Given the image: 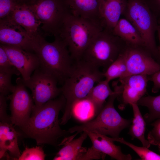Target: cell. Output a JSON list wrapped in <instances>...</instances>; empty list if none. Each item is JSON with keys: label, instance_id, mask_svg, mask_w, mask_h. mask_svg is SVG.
<instances>
[{"label": "cell", "instance_id": "obj_1", "mask_svg": "<svg viewBox=\"0 0 160 160\" xmlns=\"http://www.w3.org/2000/svg\"><path fill=\"white\" fill-rule=\"evenodd\" d=\"M66 100L62 94L37 108H33L32 115L20 127L27 137L34 139L38 145H57V139L69 133L61 129L58 116L65 106Z\"/></svg>", "mask_w": 160, "mask_h": 160}, {"label": "cell", "instance_id": "obj_2", "mask_svg": "<svg viewBox=\"0 0 160 160\" xmlns=\"http://www.w3.org/2000/svg\"><path fill=\"white\" fill-rule=\"evenodd\" d=\"M32 51L39 59V68L62 85L71 74L74 62L64 43L56 37L48 42L39 34L33 38Z\"/></svg>", "mask_w": 160, "mask_h": 160}, {"label": "cell", "instance_id": "obj_3", "mask_svg": "<svg viewBox=\"0 0 160 160\" xmlns=\"http://www.w3.org/2000/svg\"><path fill=\"white\" fill-rule=\"evenodd\" d=\"M103 78V72L99 68L82 60L74 61L71 74L61 87L66 100L63 121H68L71 119L73 103L86 97L95 84Z\"/></svg>", "mask_w": 160, "mask_h": 160}, {"label": "cell", "instance_id": "obj_4", "mask_svg": "<svg viewBox=\"0 0 160 160\" xmlns=\"http://www.w3.org/2000/svg\"><path fill=\"white\" fill-rule=\"evenodd\" d=\"M100 24L70 14L65 19L55 37L67 47L74 61L80 60L89 45L104 29Z\"/></svg>", "mask_w": 160, "mask_h": 160}, {"label": "cell", "instance_id": "obj_5", "mask_svg": "<svg viewBox=\"0 0 160 160\" xmlns=\"http://www.w3.org/2000/svg\"><path fill=\"white\" fill-rule=\"evenodd\" d=\"M122 15L138 31L143 39L145 47L160 64V54L155 38L158 25L157 18L145 0H127L126 7Z\"/></svg>", "mask_w": 160, "mask_h": 160}, {"label": "cell", "instance_id": "obj_6", "mask_svg": "<svg viewBox=\"0 0 160 160\" xmlns=\"http://www.w3.org/2000/svg\"><path fill=\"white\" fill-rule=\"evenodd\" d=\"M127 45L112 31L104 28L92 41L81 59L98 68L102 67L104 72L124 52Z\"/></svg>", "mask_w": 160, "mask_h": 160}, {"label": "cell", "instance_id": "obj_7", "mask_svg": "<svg viewBox=\"0 0 160 160\" xmlns=\"http://www.w3.org/2000/svg\"><path fill=\"white\" fill-rule=\"evenodd\" d=\"M114 92L109 97L108 101L95 119L70 128L68 131L69 133L76 132L79 134L87 131L109 135L114 138L119 137L121 132L129 127L132 121L122 118L115 108L114 102L117 95Z\"/></svg>", "mask_w": 160, "mask_h": 160}, {"label": "cell", "instance_id": "obj_8", "mask_svg": "<svg viewBox=\"0 0 160 160\" xmlns=\"http://www.w3.org/2000/svg\"><path fill=\"white\" fill-rule=\"evenodd\" d=\"M27 5L40 22L44 32L55 37L65 18L71 14L65 0H34Z\"/></svg>", "mask_w": 160, "mask_h": 160}, {"label": "cell", "instance_id": "obj_9", "mask_svg": "<svg viewBox=\"0 0 160 160\" xmlns=\"http://www.w3.org/2000/svg\"><path fill=\"white\" fill-rule=\"evenodd\" d=\"M20 79L25 86L31 91L34 103L33 108L40 107L62 93L61 88L57 86V80L39 68L33 72L28 79L25 80L22 78Z\"/></svg>", "mask_w": 160, "mask_h": 160}, {"label": "cell", "instance_id": "obj_10", "mask_svg": "<svg viewBox=\"0 0 160 160\" xmlns=\"http://www.w3.org/2000/svg\"><path fill=\"white\" fill-rule=\"evenodd\" d=\"M149 77L145 74L128 76L119 78L113 82L114 91L117 95V98L121 101L119 106L124 108L128 104L137 103L145 94Z\"/></svg>", "mask_w": 160, "mask_h": 160}, {"label": "cell", "instance_id": "obj_11", "mask_svg": "<svg viewBox=\"0 0 160 160\" xmlns=\"http://www.w3.org/2000/svg\"><path fill=\"white\" fill-rule=\"evenodd\" d=\"M123 54L127 69L125 77L136 74L151 76L160 71V64L144 47L127 44Z\"/></svg>", "mask_w": 160, "mask_h": 160}, {"label": "cell", "instance_id": "obj_12", "mask_svg": "<svg viewBox=\"0 0 160 160\" xmlns=\"http://www.w3.org/2000/svg\"><path fill=\"white\" fill-rule=\"evenodd\" d=\"M16 83L9 97L11 113L10 119L13 124L20 127L30 117L34 104L33 98L20 78L16 79Z\"/></svg>", "mask_w": 160, "mask_h": 160}, {"label": "cell", "instance_id": "obj_13", "mask_svg": "<svg viewBox=\"0 0 160 160\" xmlns=\"http://www.w3.org/2000/svg\"><path fill=\"white\" fill-rule=\"evenodd\" d=\"M0 42L32 52L33 39L21 26L8 17L0 19Z\"/></svg>", "mask_w": 160, "mask_h": 160}, {"label": "cell", "instance_id": "obj_14", "mask_svg": "<svg viewBox=\"0 0 160 160\" xmlns=\"http://www.w3.org/2000/svg\"><path fill=\"white\" fill-rule=\"evenodd\" d=\"M0 44L12 63L20 73L23 79L26 80L29 79L32 73L39 68V59L34 52L17 47Z\"/></svg>", "mask_w": 160, "mask_h": 160}, {"label": "cell", "instance_id": "obj_15", "mask_svg": "<svg viewBox=\"0 0 160 160\" xmlns=\"http://www.w3.org/2000/svg\"><path fill=\"white\" fill-rule=\"evenodd\" d=\"M7 17L23 27L32 38L40 34L41 23L28 5L17 4Z\"/></svg>", "mask_w": 160, "mask_h": 160}, {"label": "cell", "instance_id": "obj_16", "mask_svg": "<svg viewBox=\"0 0 160 160\" xmlns=\"http://www.w3.org/2000/svg\"><path fill=\"white\" fill-rule=\"evenodd\" d=\"M65 137L58 145H63L53 158L54 160H81V158L86 151V148L82 146L84 140L88 136L87 133L82 132L78 138L74 139L78 134Z\"/></svg>", "mask_w": 160, "mask_h": 160}, {"label": "cell", "instance_id": "obj_17", "mask_svg": "<svg viewBox=\"0 0 160 160\" xmlns=\"http://www.w3.org/2000/svg\"><path fill=\"white\" fill-rule=\"evenodd\" d=\"M65 0L71 14L92 20L103 26L99 0Z\"/></svg>", "mask_w": 160, "mask_h": 160}, {"label": "cell", "instance_id": "obj_18", "mask_svg": "<svg viewBox=\"0 0 160 160\" xmlns=\"http://www.w3.org/2000/svg\"><path fill=\"white\" fill-rule=\"evenodd\" d=\"M99 2L103 26L112 31L125 9L127 0H99Z\"/></svg>", "mask_w": 160, "mask_h": 160}, {"label": "cell", "instance_id": "obj_19", "mask_svg": "<svg viewBox=\"0 0 160 160\" xmlns=\"http://www.w3.org/2000/svg\"><path fill=\"white\" fill-rule=\"evenodd\" d=\"M86 132L92 143V147L95 150L117 160H131L130 154H125L120 147L116 145L111 137L97 133Z\"/></svg>", "mask_w": 160, "mask_h": 160}, {"label": "cell", "instance_id": "obj_20", "mask_svg": "<svg viewBox=\"0 0 160 160\" xmlns=\"http://www.w3.org/2000/svg\"><path fill=\"white\" fill-rule=\"evenodd\" d=\"M13 125L11 121H0V159L7 151L17 159L21 154L18 144V134Z\"/></svg>", "mask_w": 160, "mask_h": 160}, {"label": "cell", "instance_id": "obj_21", "mask_svg": "<svg viewBox=\"0 0 160 160\" xmlns=\"http://www.w3.org/2000/svg\"><path fill=\"white\" fill-rule=\"evenodd\" d=\"M112 32L127 45L145 47L143 41L140 33L132 23L125 18L120 19Z\"/></svg>", "mask_w": 160, "mask_h": 160}, {"label": "cell", "instance_id": "obj_22", "mask_svg": "<svg viewBox=\"0 0 160 160\" xmlns=\"http://www.w3.org/2000/svg\"><path fill=\"white\" fill-rule=\"evenodd\" d=\"M109 82L105 79L102 80L93 87L87 96L94 104L96 116L105 104L106 99L115 93L111 89Z\"/></svg>", "mask_w": 160, "mask_h": 160}, {"label": "cell", "instance_id": "obj_23", "mask_svg": "<svg viewBox=\"0 0 160 160\" xmlns=\"http://www.w3.org/2000/svg\"><path fill=\"white\" fill-rule=\"evenodd\" d=\"M132 106L133 112V118L132 121L128 134L132 139L136 138L140 140L143 146L149 148L151 144L145 137L146 122L142 116L137 103L133 104Z\"/></svg>", "mask_w": 160, "mask_h": 160}, {"label": "cell", "instance_id": "obj_24", "mask_svg": "<svg viewBox=\"0 0 160 160\" xmlns=\"http://www.w3.org/2000/svg\"><path fill=\"white\" fill-rule=\"evenodd\" d=\"M72 116L78 120L86 122L96 115L95 108L92 102L87 97L75 101L71 106Z\"/></svg>", "mask_w": 160, "mask_h": 160}, {"label": "cell", "instance_id": "obj_25", "mask_svg": "<svg viewBox=\"0 0 160 160\" xmlns=\"http://www.w3.org/2000/svg\"><path fill=\"white\" fill-rule=\"evenodd\" d=\"M137 104L147 107L148 112L144 116L145 120L148 123L160 118V95L153 96L143 97Z\"/></svg>", "mask_w": 160, "mask_h": 160}, {"label": "cell", "instance_id": "obj_26", "mask_svg": "<svg viewBox=\"0 0 160 160\" xmlns=\"http://www.w3.org/2000/svg\"><path fill=\"white\" fill-rule=\"evenodd\" d=\"M127 66L123 52L103 72L104 77L109 82L114 79L125 76Z\"/></svg>", "mask_w": 160, "mask_h": 160}, {"label": "cell", "instance_id": "obj_27", "mask_svg": "<svg viewBox=\"0 0 160 160\" xmlns=\"http://www.w3.org/2000/svg\"><path fill=\"white\" fill-rule=\"evenodd\" d=\"M114 142L124 144L133 150L143 160H160V155L150 150L145 146H138L125 140L123 138L111 137Z\"/></svg>", "mask_w": 160, "mask_h": 160}, {"label": "cell", "instance_id": "obj_28", "mask_svg": "<svg viewBox=\"0 0 160 160\" xmlns=\"http://www.w3.org/2000/svg\"><path fill=\"white\" fill-rule=\"evenodd\" d=\"M45 154L42 148L36 146L32 148L26 147L18 158L19 160H44Z\"/></svg>", "mask_w": 160, "mask_h": 160}, {"label": "cell", "instance_id": "obj_29", "mask_svg": "<svg viewBox=\"0 0 160 160\" xmlns=\"http://www.w3.org/2000/svg\"><path fill=\"white\" fill-rule=\"evenodd\" d=\"M0 71L12 73L19 76L20 74L11 62L4 49L0 46Z\"/></svg>", "mask_w": 160, "mask_h": 160}, {"label": "cell", "instance_id": "obj_30", "mask_svg": "<svg viewBox=\"0 0 160 160\" xmlns=\"http://www.w3.org/2000/svg\"><path fill=\"white\" fill-rule=\"evenodd\" d=\"M13 75L11 73L0 71V94L6 96L12 92L15 87L11 82Z\"/></svg>", "mask_w": 160, "mask_h": 160}, {"label": "cell", "instance_id": "obj_31", "mask_svg": "<svg viewBox=\"0 0 160 160\" xmlns=\"http://www.w3.org/2000/svg\"><path fill=\"white\" fill-rule=\"evenodd\" d=\"M153 127L147 136V139L151 145L158 146L160 145V118L151 124Z\"/></svg>", "mask_w": 160, "mask_h": 160}, {"label": "cell", "instance_id": "obj_32", "mask_svg": "<svg viewBox=\"0 0 160 160\" xmlns=\"http://www.w3.org/2000/svg\"><path fill=\"white\" fill-rule=\"evenodd\" d=\"M16 4L14 0H0V19L8 16Z\"/></svg>", "mask_w": 160, "mask_h": 160}, {"label": "cell", "instance_id": "obj_33", "mask_svg": "<svg viewBox=\"0 0 160 160\" xmlns=\"http://www.w3.org/2000/svg\"><path fill=\"white\" fill-rule=\"evenodd\" d=\"M106 155L93 148H89L81 158V160L104 159Z\"/></svg>", "mask_w": 160, "mask_h": 160}, {"label": "cell", "instance_id": "obj_34", "mask_svg": "<svg viewBox=\"0 0 160 160\" xmlns=\"http://www.w3.org/2000/svg\"><path fill=\"white\" fill-rule=\"evenodd\" d=\"M7 99L5 96L0 95V109L1 121H11L10 118L9 119L6 113L7 107Z\"/></svg>", "mask_w": 160, "mask_h": 160}, {"label": "cell", "instance_id": "obj_35", "mask_svg": "<svg viewBox=\"0 0 160 160\" xmlns=\"http://www.w3.org/2000/svg\"><path fill=\"white\" fill-rule=\"evenodd\" d=\"M150 80L153 83V85L152 88L153 92L156 93L160 90V71L151 76Z\"/></svg>", "mask_w": 160, "mask_h": 160}, {"label": "cell", "instance_id": "obj_36", "mask_svg": "<svg viewBox=\"0 0 160 160\" xmlns=\"http://www.w3.org/2000/svg\"><path fill=\"white\" fill-rule=\"evenodd\" d=\"M145 1L157 18L160 17V0H145Z\"/></svg>", "mask_w": 160, "mask_h": 160}, {"label": "cell", "instance_id": "obj_37", "mask_svg": "<svg viewBox=\"0 0 160 160\" xmlns=\"http://www.w3.org/2000/svg\"><path fill=\"white\" fill-rule=\"evenodd\" d=\"M17 4H28L34 0H14Z\"/></svg>", "mask_w": 160, "mask_h": 160}, {"label": "cell", "instance_id": "obj_38", "mask_svg": "<svg viewBox=\"0 0 160 160\" xmlns=\"http://www.w3.org/2000/svg\"><path fill=\"white\" fill-rule=\"evenodd\" d=\"M157 32L158 33V35L159 42V47H158V49L160 54V25L159 24L157 28Z\"/></svg>", "mask_w": 160, "mask_h": 160}, {"label": "cell", "instance_id": "obj_39", "mask_svg": "<svg viewBox=\"0 0 160 160\" xmlns=\"http://www.w3.org/2000/svg\"><path fill=\"white\" fill-rule=\"evenodd\" d=\"M158 23L159 25H160V17L157 18Z\"/></svg>", "mask_w": 160, "mask_h": 160}, {"label": "cell", "instance_id": "obj_40", "mask_svg": "<svg viewBox=\"0 0 160 160\" xmlns=\"http://www.w3.org/2000/svg\"><path fill=\"white\" fill-rule=\"evenodd\" d=\"M158 147L159 149V151L160 152V145L158 146Z\"/></svg>", "mask_w": 160, "mask_h": 160}]
</instances>
